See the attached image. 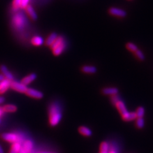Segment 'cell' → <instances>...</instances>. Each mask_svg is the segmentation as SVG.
<instances>
[{"mask_svg": "<svg viewBox=\"0 0 153 153\" xmlns=\"http://www.w3.org/2000/svg\"><path fill=\"white\" fill-rule=\"evenodd\" d=\"M0 122H1V119H0Z\"/></svg>", "mask_w": 153, "mask_h": 153, "instance_id": "32", "label": "cell"}, {"mask_svg": "<svg viewBox=\"0 0 153 153\" xmlns=\"http://www.w3.org/2000/svg\"><path fill=\"white\" fill-rule=\"evenodd\" d=\"M26 11L27 12V13L29 15V16H30L33 20H36L37 19V14L35 10V9L33 8V7L30 5V4H28V5L26 7Z\"/></svg>", "mask_w": 153, "mask_h": 153, "instance_id": "11", "label": "cell"}, {"mask_svg": "<svg viewBox=\"0 0 153 153\" xmlns=\"http://www.w3.org/2000/svg\"><path fill=\"white\" fill-rule=\"evenodd\" d=\"M38 153H54V152H40Z\"/></svg>", "mask_w": 153, "mask_h": 153, "instance_id": "31", "label": "cell"}, {"mask_svg": "<svg viewBox=\"0 0 153 153\" xmlns=\"http://www.w3.org/2000/svg\"><path fill=\"white\" fill-rule=\"evenodd\" d=\"M49 124L52 126H56L62 119V111L60 105L57 103H52L49 110Z\"/></svg>", "mask_w": 153, "mask_h": 153, "instance_id": "1", "label": "cell"}, {"mask_svg": "<svg viewBox=\"0 0 153 153\" xmlns=\"http://www.w3.org/2000/svg\"><path fill=\"white\" fill-rule=\"evenodd\" d=\"M109 145L108 142H102L101 143H100V152H102V153H108L109 151Z\"/></svg>", "mask_w": 153, "mask_h": 153, "instance_id": "20", "label": "cell"}, {"mask_svg": "<svg viewBox=\"0 0 153 153\" xmlns=\"http://www.w3.org/2000/svg\"><path fill=\"white\" fill-rule=\"evenodd\" d=\"M33 148V142L31 140H26L24 142L21 149L19 153H31Z\"/></svg>", "mask_w": 153, "mask_h": 153, "instance_id": "6", "label": "cell"}, {"mask_svg": "<svg viewBox=\"0 0 153 153\" xmlns=\"http://www.w3.org/2000/svg\"><path fill=\"white\" fill-rule=\"evenodd\" d=\"M11 81L4 79L1 82H0V94H4L10 88Z\"/></svg>", "mask_w": 153, "mask_h": 153, "instance_id": "9", "label": "cell"}, {"mask_svg": "<svg viewBox=\"0 0 153 153\" xmlns=\"http://www.w3.org/2000/svg\"><path fill=\"white\" fill-rule=\"evenodd\" d=\"M0 70H1V71L2 72L4 79H8L10 81H12L13 80V75L11 74L10 71L8 70L6 66L1 65L0 66Z\"/></svg>", "mask_w": 153, "mask_h": 153, "instance_id": "10", "label": "cell"}, {"mask_svg": "<svg viewBox=\"0 0 153 153\" xmlns=\"http://www.w3.org/2000/svg\"><path fill=\"white\" fill-rule=\"evenodd\" d=\"M134 53H135V56H136V57H137V58H138V59H139V60L142 61V60L144 59V58H145L144 55H143V52H142L140 50L137 49L135 52H134Z\"/></svg>", "mask_w": 153, "mask_h": 153, "instance_id": "25", "label": "cell"}, {"mask_svg": "<svg viewBox=\"0 0 153 153\" xmlns=\"http://www.w3.org/2000/svg\"><path fill=\"white\" fill-rule=\"evenodd\" d=\"M25 93L29 97L35 99H41L44 97V94L40 91L32 88H27Z\"/></svg>", "mask_w": 153, "mask_h": 153, "instance_id": "8", "label": "cell"}, {"mask_svg": "<svg viewBox=\"0 0 153 153\" xmlns=\"http://www.w3.org/2000/svg\"><path fill=\"white\" fill-rule=\"evenodd\" d=\"M137 121H136V126L138 128H142L144 126V120H143V117H139L137 118Z\"/></svg>", "mask_w": 153, "mask_h": 153, "instance_id": "24", "label": "cell"}, {"mask_svg": "<svg viewBox=\"0 0 153 153\" xmlns=\"http://www.w3.org/2000/svg\"><path fill=\"white\" fill-rule=\"evenodd\" d=\"M82 71L85 74H93L97 72V68L94 66H84L82 68Z\"/></svg>", "mask_w": 153, "mask_h": 153, "instance_id": "19", "label": "cell"}, {"mask_svg": "<svg viewBox=\"0 0 153 153\" xmlns=\"http://www.w3.org/2000/svg\"><path fill=\"white\" fill-rule=\"evenodd\" d=\"M57 36H57V35L56 33H51V34L49 36H48V38H47V40L45 41L46 45L51 47L52 44H53V43L56 41Z\"/></svg>", "mask_w": 153, "mask_h": 153, "instance_id": "16", "label": "cell"}, {"mask_svg": "<svg viewBox=\"0 0 153 153\" xmlns=\"http://www.w3.org/2000/svg\"><path fill=\"white\" fill-rule=\"evenodd\" d=\"M109 13L113 16H116L117 17H124L126 16V12L123 9L116 8V7H112L109 9Z\"/></svg>", "mask_w": 153, "mask_h": 153, "instance_id": "7", "label": "cell"}, {"mask_svg": "<svg viewBox=\"0 0 153 153\" xmlns=\"http://www.w3.org/2000/svg\"><path fill=\"white\" fill-rule=\"evenodd\" d=\"M4 100H5V99H4L3 97H0V104H2L4 102Z\"/></svg>", "mask_w": 153, "mask_h": 153, "instance_id": "27", "label": "cell"}, {"mask_svg": "<svg viewBox=\"0 0 153 153\" xmlns=\"http://www.w3.org/2000/svg\"><path fill=\"white\" fill-rule=\"evenodd\" d=\"M1 138L6 142L9 143H15L19 142V136L16 133H4L1 135Z\"/></svg>", "mask_w": 153, "mask_h": 153, "instance_id": "4", "label": "cell"}, {"mask_svg": "<svg viewBox=\"0 0 153 153\" xmlns=\"http://www.w3.org/2000/svg\"><path fill=\"white\" fill-rule=\"evenodd\" d=\"M144 113H145V110H144V108L142 107H138L135 112L137 118L143 117V116H144Z\"/></svg>", "mask_w": 153, "mask_h": 153, "instance_id": "22", "label": "cell"}, {"mask_svg": "<svg viewBox=\"0 0 153 153\" xmlns=\"http://www.w3.org/2000/svg\"><path fill=\"white\" fill-rule=\"evenodd\" d=\"M10 88L16 91L19 93H25L27 89V86L24 84H22V82H17V81H13V80L11 81L10 82Z\"/></svg>", "mask_w": 153, "mask_h": 153, "instance_id": "5", "label": "cell"}, {"mask_svg": "<svg viewBox=\"0 0 153 153\" xmlns=\"http://www.w3.org/2000/svg\"><path fill=\"white\" fill-rule=\"evenodd\" d=\"M79 132L85 137H90L92 135V131L90 130L88 127L86 126H80L79 128Z\"/></svg>", "mask_w": 153, "mask_h": 153, "instance_id": "13", "label": "cell"}, {"mask_svg": "<svg viewBox=\"0 0 153 153\" xmlns=\"http://www.w3.org/2000/svg\"><path fill=\"white\" fill-rule=\"evenodd\" d=\"M4 79V76L3 75H0V82H1V81Z\"/></svg>", "mask_w": 153, "mask_h": 153, "instance_id": "29", "label": "cell"}, {"mask_svg": "<svg viewBox=\"0 0 153 153\" xmlns=\"http://www.w3.org/2000/svg\"><path fill=\"white\" fill-rule=\"evenodd\" d=\"M36 79V75L35 74H31L25 76V78H23L21 82L25 85H27L28 84H31L33 81H34Z\"/></svg>", "mask_w": 153, "mask_h": 153, "instance_id": "12", "label": "cell"}, {"mask_svg": "<svg viewBox=\"0 0 153 153\" xmlns=\"http://www.w3.org/2000/svg\"><path fill=\"white\" fill-rule=\"evenodd\" d=\"M100 153H102V152H100Z\"/></svg>", "mask_w": 153, "mask_h": 153, "instance_id": "33", "label": "cell"}, {"mask_svg": "<svg viewBox=\"0 0 153 153\" xmlns=\"http://www.w3.org/2000/svg\"><path fill=\"white\" fill-rule=\"evenodd\" d=\"M118 93V89L116 88H106L102 89V93L105 95H116Z\"/></svg>", "mask_w": 153, "mask_h": 153, "instance_id": "15", "label": "cell"}, {"mask_svg": "<svg viewBox=\"0 0 153 153\" xmlns=\"http://www.w3.org/2000/svg\"><path fill=\"white\" fill-rule=\"evenodd\" d=\"M1 108L4 112H15L17 110V106L12 104H8L6 105H4Z\"/></svg>", "mask_w": 153, "mask_h": 153, "instance_id": "17", "label": "cell"}, {"mask_svg": "<svg viewBox=\"0 0 153 153\" xmlns=\"http://www.w3.org/2000/svg\"><path fill=\"white\" fill-rule=\"evenodd\" d=\"M0 153H4L1 145H0Z\"/></svg>", "mask_w": 153, "mask_h": 153, "instance_id": "30", "label": "cell"}, {"mask_svg": "<svg viewBox=\"0 0 153 153\" xmlns=\"http://www.w3.org/2000/svg\"><path fill=\"white\" fill-rule=\"evenodd\" d=\"M126 46L127 49H128L129 51L131 52H135L138 49L137 45L131 42H129V43H128V44H126Z\"/></svg>", "mask_w": 153, "mask_h": 153, "instance_id": "23", "label": "cell"}, {"mask_svg": "<svg viewBox=\"0 0 153 153\" xmlns=\"http://www.w3.org/2000/svg\"><path fill=\"white\" fill-rule=\"evenodd\" d=\"M26 18L22 13H17L12 18V25L17 30H21L26 26Z\"/></svg>", "mask_w": 153, "mask_h": 153, "instance_id": "3", "label": "cell"}, {"mask_svg": "<svg viewBox=\"0 0 153 153\" xmlns=\"http://www.w3.org/2000/svg\"><path fill=\"white\" fill-rule=\"evenodd\" d=\"M66 47V41L63 36H57L56 41L51 46L53 54L57 56L63 53Z\"/></svg>", "mask_w": 153, "mask_h": 153, "instance_id": "2", "label": "cell"}, {"mask_svg": "<svg viewBox=\"0 0 153 153\" xmlns=\"http://www.w3.org/2000/svg\"><path fill=\"white\" fill-rule=\"evenodd\" d=\"M22 147V144L19 142L13 143L8 153H19Z\"/></svg>", "mask_w": 153, "mask_h": 153, "instance_id": "14", "label": "cell"}, {"mask_svg": "<svg viewBox=\"0 0 153 153\" xmlns=\"http://www.w3.org/2000/svg\"><path fill=\"white\" fill-rule=\"evenodd\" d=\"M31 43L33 45L38 47V46H41L44 44V40L41 36H36L32 38Z\"/></svg>", "mask_w": 153, "mask_h": 153, "instance_id": "18", "label": "cell"}, {"mask_svg": "<svg viewBox=\"0 0 153 153\" xmlns=\"http://www.w3.org/2000/svg\"><path fill=\"white\" fill-rule=\"evenodd\" d=\"M21 8V0H13L12 3V10L14 12H17Z\"/></svg>", "mask_w": 153, "mask_h": 153, "instance_id": "21", "label": "cell"}, {"mask_svg": "<svg viewBox=\"0 0 153 153\" xmlns=\"http://www.w3.org/2000/svg\"><path fill=\"white\" fill-rule=\"evenodd\" d=\"M108 153H116V151H115L114 149H111V150L108 151Z\"/></svg>", "mask_w": 153, "mask_h": 153, "instance_id": "28", "label": "cell"}, {"mask_svg": "<svg viewBox=\"0 0 153 153\" xmlns=\"http://www.w3.org/2000/svg\"><path fill=\"white\" fill-rule=\"evenodd\" d=\"M30 0H21V8H26Z\"/></svg>", "mask_w": 153, "mask_h": 153, "instance_id": "26", "label": "cell"}]
</instances>
